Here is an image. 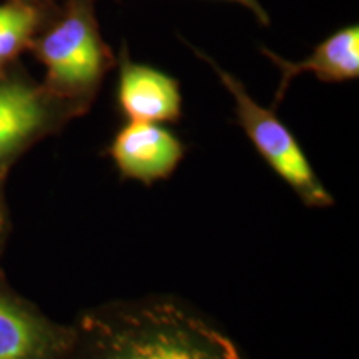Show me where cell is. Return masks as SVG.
Segmentation results:
<instances>
[{"mask_svg":"<svg viewBox=\"0 0 359 359\" xmlns=\"http://www.w3.org/2000/svg\"><path fill=\"white\" fill-rule=\"evenodd\" d=\"M74 339L75 326L50 320L0 269V359H67Z\"/></svg>","mask_w":359,"mask_h":359,"instance_id":"cell-5","label":"cell"},{"mask_svg":"<svg viewBox=\"0 0 359 359\" xmlns=\"http://www.w3.org/2000/svg\"><path fill=\"white\" fill-rule=\"evenodd\" d=\"M53 7L40 8L12 0L0 4V72L19 62L22 53L29 50Z\"/></svg>","mask_w":359,"mask_h":359,"instance_id":"cell-9","label":"cell"},{"mask_svg":"<svg viewBox=\"0 0 359 359\" xmlns=\"http://www.w3.org/2000/svg\"><path fill=\"white\" fill-rule=\"evenodd\" d=\"M4 187L6 185H0V257H2L8 235H11V213H8Z\"/></svg>","mask_w":359,"mask_h":359,"instance_id":"cell-10","label":"cell"},{"mask_svg":"<svg viewBox=\"0 0 359 359\" xmlns=\"http://www.w3.org/2000/svg\"><path fill=\"white\" fill-rule=\"evenodd\" d=\"M116 102L128 122L168 123L182 118V88L177 79L154 67L137 64L122 47Z\"/></svg>","mask_w":359,"mask_h":359,"instance_id":"cell-7","label":"cell"},{"mask_svg":"<svg viewBox=\"0 0 359 359\" xmlns=\"http://www.w3.org/2000/svg\"><path fill=\"white\" fill-rule=\"evenodd\" d=\"M74 326L67 359H241L218 327L168 302L115 304Z\"/></svg>","mask_w":359,"mask_h":359,"instance_id":"cell-1","label":"cell"},{"mask_svg":"<svg viewBox=\"0 0 359 359\" xmlns=\"http://www.w3.org/2000/svg\"><path fill=\"white\" fill-rule=\"evenodd\" d=\"M198 57L212 65L219 82L230 92L236 103V118L258 154L283 182L288 183L298 198L313 208L333 205V196L314 173L303 148L296 142L290 128L278 118L273 109H264L253 100L245 85L235 75L223 70L217 62L196 50Z\"/></svg>","mask_w":359,"mask_h":359,"instance_id":"cell-4","label":"cell"},{"mask_svg":"<svg viewBox=\"0 0 359 359\" xmlns=\"http://www.w3.org/2000/svg\"><path fill=\"white\" fill-rule=\"evenodd\" d=\"M109 155L123 178L151 185L177 170L185 145L160 123L128 122L116 132Z\"/></svg>","mask_w":359,"mask_h":359,"instance_id":"cell-6","label":"cell"},{"mask_svg":"<svg viewBox=\"0 0 359 359\" xmlns=\"http://www.w3.org/2000/svg\"><path fill=\"white\" fill-rule=\"evenodd\" d=\"M230 2H238V4H241V6H245V7H248L251 12L255 13V15H257V19L262 22L263 25H268L269 24V17H268V13H266V11H264V8L262 7V4H259V0H230Z\"/></svg>","mask_w":359,"mask_h":359,"instance_id":"cell-11","label":"cell"},{"mask_svg":"<svg viewBox=\"0 0 359 359\" xmlns=\"http://www.w3.org/2000/svg\"><path fill=\"white\" fill-rule=\"evenodd\" d=\"M80 115L79 107L52 95L20 62L0 72V185L20 156Z\"/></svg>","mask_w":359,"mask_h":359,"instance_id":"cell-3","label":"cell"},{"mask_svg":"<svg viewBox=\"0 0 359 359\" xmlns=\"http://www.w3.org/2000/svg\"><path fill=\"white\" fill-rule=\"evenodd\" d=\"M12 2L27 4V6H35V7H40V8H50L53 6H57L60 0H12Z\"/></svg>","mask_w":359,"mask_h":359,"instance_id":"cell-12","label":"cell"},{"mask_svg":"<svg viewBox=\"0 0 359 359\" xmlns=\"http://www.w3.org/2000/svg\"><path fill=\"white\" fill-rule=\"evenodd\" d=\"M269 60L275 62L281 72L280 87L275 95V107L285 98L290 83L302 74H313L321 82L338 83L348 82L359 77V29L349 25L338 30L323 40L314 48L311 55L299 62H290L273 53L268 48H262Z\"/></svg>","mask_w":359,"mask_h":359,"instance_id":"cell-8","label":"cell"},{"mask_svg":"<svg viewBox=\"0 0 359 359\" xmlns=\"http://www.w3.org/2000/svg\"><path fill=\"white\" fill-rule=\"evenodd\" d=\"M29 50L45 67L43 87L83 114L115 67L114 52L100 34L95 0H60Z\"/></svg>","mask_w":359,"mask_h":359,"instance_id":"cell-2","label":"cell"}]
</instances>
